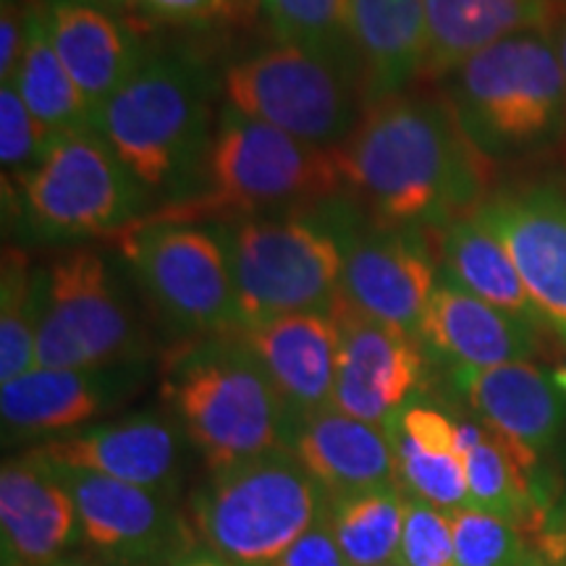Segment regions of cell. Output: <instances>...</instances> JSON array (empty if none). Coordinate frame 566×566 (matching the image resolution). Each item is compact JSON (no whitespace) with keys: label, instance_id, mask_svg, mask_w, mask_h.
<instances>
[{"label":"cell","instance_id":"6da1fadb","mask_svg":"<svg viewBox=\"0 0 566 566\" xmlns=\"http://www.w3.org/2000/svg\"><path fill=\"white\" fill-rule=\"evenodd\" d=\"M344 184L384 229H443L483 205L491 160L467 139L449 101L420 95L370 103L336 150Z\"/></svg>","mask_w":566,"mask_h":566},{"label":"cell","instance_id":"7a4b0ae2","mask_svg":"<svg viewBox=\"0 0 566 566\" xmlns=\"http://www.w3.org/2000/svg\"><path fill=\"white\" fill-rule=\"evenodd\" d=\"M344 189L336 150L307 145L226 105L192 192L142 218L176 223L210 218L216 223L323 205Z\"/></svg>","mask_w":566,"mask_h":566},{"label":"cell","instance_id":"3957f363","mask_svg":"<svg viewBox=\"0 0 566 566\" xmlns=\"http://www.w3.org/2000/svg\"><path fill=\"white\" fill-rule=\"evenodd\" d=\"M163 394L210 472L292 441L294 417L239 334L184 338L168 354Z\"/></svg>","mask_w":566,"mask_h":566},{"label":"cell","instance_id":"277c9868","mask_svg":"<svg viewBox=\"0 0 566 566\" xmlns=\"http://www.w3.org/2000/svg\"><path fill=\"white\" fill-rule=\"evenodd\" d=\"M92 129L147 195L176 202L192 192L216 126L210 80L187 59L153 55L101 111Z\"/></svg>","mask_w":566,"mask_h":566},{"label":"cell","instance_id":"5b68a950","mask_svg":"<svg viewBox=\"0 0 566 566\" xmlns=\"http://www.w3.org/2000/svg\"><path fill=\"white\" fill-rule=\"evenodd\" d=\"M449 105L488 160L556 145L566 132V82L551 32H520L451 71Z\"/></svg>","mask_w":566,"mask_h":566},{"label":"cell","instance_id":"8992f818","mask_svg":"<svg viewBox=\"0 0 566 566\" xmlns=\"http://www.w3.org/2000/svg\"><path fill=\"white\" fill-rule=\"evenodd\" d=\"M331 499L292 449L210 472L189 499L202 548L233 566H273L328 512Z\"/></svg>","mask_w":566,"mask_h":566},{"label":"cell","instance_id":"52a82bcc","mask_svg":"<svg viewBox=\"0 0 566 566\" xmlns=\"http://www.w3.org/2000/svg\"><path fill=\"white\" fill-rule=\"evenodd\" d=\"M223 244L244 328L283 315L331 313L344 250L323 210L244 216L210 226Z\"/></svg>","mask_w":566,"mask_h":566},{"label":"cell","instance_id":"ba28073f","mask_svg":"<svg viewBox=\"0 0 566 566\" xmlns=\"http://www.w3.org/2000/svg\"><path fill=\"white\" fill-rule=\"evenodd\" d=\"M221 87L229 108L323 150L346 145L370 108L357 61L279 42L231 63Z\"/></svg>","mask_w":566,"mask_h":566},{"label":"cell","instance_id":"9c48e42d","mask_svg":"<svg viewBox=\"0 0 566 566\" xmlns=\"http://www.w3.org/2000/svg\"><path fill=\"white\" fill-rule=\"evenodd\" d=\"M34 367L97 370L137 365L145 352L137 315L101 252L76 247L48 263Z\"/></svg>","mask_w":566,"mask_h":566},{"label":"cell","instance_id":"30bf717a","mask_svg":"<svg viewBox=\"0 0 566 566\" xmlns=\"http://www.w3.org/2000/svg\"><path fill=\"white\" fill-rule=\"evenodd\" d=\"M17 189L24 226L42 239L118 237L147 197L95 129L53 139Z\"/></svg>","mask_w":566,"mask_h":566},{"label":"cell","instance_id":"8fae6325","mask_svg":"<svg viewBox=\"0 0 566 566\" xmlns=\"http://www.w3.org/2000/svg\"><path fill=\"white\" fill-rule=\"evenodd\" d=\"M118 247L142 292L181 336L244 331L229 260L216 231L139 218L118 233Z\"/></svg>","mask_w":566,"mask_h":566},{"label":"cell","instance_id":"7c38bea8","mask_svg":"<svg viewBox=\"0 0 566 566\" xmlns=\"http://www.w3.org/2000/svg\"><path fill=\"white\" fill-rule=\"evenodd\" d=\"M323 216L344 250L342 294L367 315L405 331L420 342L424 313L438 273L415 233L401 229H363L349 205L325 200Z\"/></svg>","mask_w":566,"mask_h":566},{"label":"cell","instance_id":"4fadbf2b","mask_svg":"<svg viewBox=\"0 0 566 566\" xmlns=\"http://www.w3.org/2000/svg\"><path fill=\"white\" fill-rule=\"evenodd\" d=\"M338 325V367L331 407L357 420L388 424L420 386V342L363 313L342 294L331 307Z\"/></svg>","mask_w":566,"mask_h":566},{"label":"cell","instance_id":"5bb4252c","mask_svg":"<svg viewBox=\"0 0 566 566\" xmlns=\"http://www.w3.org/2000/svg\"><path fill=\"white\" fill-rule=\"evenodd\" d=\"M55 470L74 499L82 541L111 564L166 566L189 551L179 548L184 525L168 495L95 472Z\"/></svg>","mask_w":566,"mask_h":566},{"label":"cell","instance_id":"9a60e30c","mask_svg":"<svg viewBox=\"0 0 566 566\" xmlns=\"http://www.w3.org/2000/svg\"><path fill=\"white\" fill-rule=\"evenodd\" d=\"M475 216L512 254L541 323L566 338V189H506Z\"/></svg>","mask_w":566,"mask_h":566},{"label":"cell","instance_id":"2e32d148","mask_svg":"<svg viewBox=\"0 0 566 566\" xmlns=\"http://www.w3.org/2000/svg\"><path fill=\"white\" fill-rule=\"evenodd\" d=\"M181 433V424L166 417L132 415L45 438L34 451L55 467L171 495L184 457Z\"/></svg>","mask_w":566,"mask_h":566},{"label":"cell","instance_id":"e0dca14e","mask_svg":"<svg viewBox=\"0 0 566 566\" xmlns=\"http://www.w3.org/2000/svg\"><path fill=\"white\" fill-rule=\"evenodd\" d=\"M82 537L74 499L59 470L27 451L0 470V541L3 566H53Z\"/></svg>","mask_w":566,"mask_h":566},{"label":"cell","instance_id":"ac0fdd59","mask_svg":"<svg viewBox=\"0 0 566 566\" xmlns=\"http://www.w3.org/2000/svg\"><path fill=\"white\" fill-rule=\"evenodd\" d=\"M134 365L97 370H34L0 386L6 433L55 438L87 428L95 417L129 399Z\"/></svg>","mask_w":566,"mask_h":566},{"label":"cell","instance_id":"d6986e66","mask_svg":"<svg viewBox=\"0 0 566 566\" xmlns=\"http://www.w3.org/2000/svg\"><path fill=\"white\" fill-rule=\"evenodd\" d=\"M296 420L331 407L338 325L331 313H296L239 331Z\"/></svg>","mask_w":566,"mask_h":566},{"label":"cell","instance_id":"ffe728a7","mask_svg":"<svg viewBox=\"0 0 566 566\" xmlns=\"http://www.w3.org/2000/svg\"><path fill=\"white\" fill-rule=\"evenodd\" d=\"M289 449L331 501L399 483L391 424L365 422L325 407L294 422Z\"/></svg>","mask_w":566,"mask_h":566},{"label":"cell","instance_id":"44dd1931","mask_svg":"<svg viewBox=\"0 0 566 566\" xmlns=\"http://www.w3.org/2000/svg\"><path fill=\"white\" fill-rule=\"evenodd\" d=\"M454 375L478 420L535 470L541 451L554 446L564 422L554 378L530 363L454 370Z\"/></svg>","mask_w":566,"mask_h":566},{"label":"cell","instance_id":"7402d4cb","mask_svg":"<svg viewBox=\"0 0 566 566\" xmlns=\"http://www.w3.org/2000/svg\"><path fill=\"white\" fill-rule=\"evenodd\" d=\"M535 328L537 325L520 321L438 275L420 342L449 359L454 370H485L527 363L537 349Z\"/></svg>","mask_w":566,"mask_h":566},{"label":"cell","instance_id":"603a6c76","mask_svg":"<svg viewBox=\"0 0 566 566\" xmlns=\"http://www.w3.org/2000/svg\"><path fill=\"white\" fill-rule=\"evenodd\" d=\"M51 40L92 116L137 74L145 55L132 27L87 0H45Z\"/></svg>","mask_w":566,"mask_h":566},{"label":"cell","instance_id":"cb8c5ba5","mask_svg":"<svg viewBox=\"0 0 566 566\" xmlns=\"http://www.w3.org/2000/svg\"><path fill=\"white\" fill-rule=\"evenodd\" d=\"M556 17V0H424L428 53L422 76H449L512 34L551 32Z\"/></svg>","mask_w":566,"mask_h":566},{"label":"cell","instance_id":"d4e9b609","mask_svg":"<svg viewBox=\"0 0 566 566\" xmlns=\"http://www.w3.org/2000/svg\"><path fill=\"white\" fill-rule=\"evenodd\" d=\"M352 42L370 103L422 76L428 53L424 0H349Z\"/></svg>","mask_w":566,"mask_h":566},{"label":"cell","instance_id":"484cf974","mask_svg":"<svg viewBox=\"0 0 566 566\" xmlns=\"http://www.w3.org/2000/svg\"><path fill=\"white\" fill-rule=\"evenodd\" d=\"M438 260L441 275L459 289L530 325H543L512 254L475 212L438 229Z\"/></svg>","mask_w":566,"mask_h":566},{"label":"cell","instance_id":"4316f807","mask_svg":"<svg viewBox=\"0 0 566 566\" xmlns=\"http://www.w3.org/2000/svg\"><path fill=\"white\" fill-rule=\"evenodd\" d=\"M11 84L51 142L63 134L92 129L87 103L53 48L45 0L27 3L24 51Z\"/></svg>","mask_w":566,"mask_h":566},{"label":"cell","instance_id":"83f0119b","mask_svg":"<svg viewBox=\"0 0 566 566\" xmlns=\"http://www.w3.org/2000/svg\"><path fill=\"white\" fill-rule=\"evenodd\" d=\"M459 451L464 459L470 506L527 530L537 512L533 467L480 420L459 422Z\"/></svg>","mask_w":566,"mask_h":566},{"label":"cell","instance_id":"f1b7e54d","mask_svg":"<svg viewBox=\"0 0 566 566\" xmlns=\"http://www.w3.org/2000/svg\"><path fill=\"white\" fill-rule=\"evenodd\" d=\"M407 493L399 483L331 501L328 520L349 566H384L399 556Z\"/></svg>","mask_w":566,"mask_h":566},{"label":"cell","instance_id":"f546056e","mask_svg":"<svg viewBox=\"0 0 566 566\" xmlns=\"http://www.w3.org/2000/svg\"><path fill=\"white\" fill-rule=\"evenodd\" d=\"M42 292L45 271L32 268L24 250L6 244L0 265V384L34 370Z\"/></svg>","mask_w":566,"mask_h":566},{"label":"cell","instance_id":"4dcf8cb0","mask_svg":"<svg viewBox=\"0 0 566 566\" xmlns=\"http://www.w3.org/2000/svg\"><path fill=\"white\" fill-rule=\"evenodd\" d=\"M260 11L279 45L357 61L349 0H260Z\"/></svg>","mask_w":566,"mask_h":566},{"label":"cell","instance_id":"1f68e13d","mask_svg":"<svg viewBox=\"0 0 566 566\" xmlns=\"http://www.w3.org/2000/svg\"><path fill=\"white\" fill-rule=\"evenodd\" d=\"M394 443L396 467H399V485L409 495L424 501V504L443 509V512H457V509L470 506L464 459L459 451L420 449V446L407 441L399 433H394Z\"/></svg>","mask_w":566,"mask_h":566},{"label":"cell","instance_id":"d6a6232c","mask_svg":"<svg viewBox=\"0 0 566 566\" xmlns=\"http://www.w3.org/2000/svg\"><path fill=\"white\" fill-rule=\"evenodd\" d=\"M454 527V566H522L537 551L527 533L504 516L464 506L451 512Z\"/></svg>","mask_w":566,"mask_h":566},{"label":"cell","instance_id":"836d02e7","mask_svg":"<svg viewBox=\"0 0 566 566\" xmlns=\"http://www.w3.org/2000/svg\"><path fill=\"white\" fill-rule=\"evenodd\" d=\"M407 493V491H405ZM399 566H454V527L451 512L407 493L405 530H401Z\"/></svg>","mask_w":566,"mask_h":566},{"label":"cell","instance_id":"e575fe53","mask_svg":"<svg viewBox=\"0 0 566 566\" xmlns=\"http://www.w3.org/2000/svg\"><path fill=\"white\" fill-rule=\"evenodd\" d=\"M51 139L34 122V116L27 108L13 84L0 87V160H3V171L24 176L32 171L42 160Z\"/></svg>","mask_w":566,"mask_h":566},{"label":"cell","instance_id":"d590c367","mask_svg":"<svg viewBox=\"0 0 566 566\" xmlns=\"http://www.w3.org/2000/svg\"><path fill=\"white\" fill-rule=\"evenodd\" d=\"M244 0H142V17L158 24H208L242 11Z\"/></svg>","mask_w":566,"mask_h":566},{"label":"cell","instance_id":"8d00e7d4","mask_svg":"<svg viewBox=\"0 0 566 566\" xmlns=\"http://www.w3.org/2000/svg\"><path fill=\"white\" fill-rule=\"evenodd\" d=\"M273 566H349L338 546L328 512L304 533Z\"/></svg>","mask_w":566,"mask_h":566},{"label":"cell","instance_id":"74e56055","mask_svg":"<svg viewBox=\"0 0 566 566\" xmlns=\"http://www.w3.org/2000/svg\"><path fill=\"white\" fill-rule=\"evenodd\" d=\"M27 6L19 0H3L0 6V82L11 84L24 51Z\"/></svg>","mask_w":566,"mask_h":566},{"label":"cell","instance_id":"f35d334b","mask_svg":"<svg viewBox=\"0 0 566 566\" xmlns=\"http://www.w3.org/2000/svg\"><path fill=\"white\" fill-rule=\"evenodd\" d=\"M166 566H233V564L223 562L221 556H216L208 548H189L176 556L174 562H168Z\"/></svg>","mask_w":566,"mask_h":566},{"label":"cell","instance_id":"ab89813d","mask_svg":"<svg viewBox=\"0 0 566 566\" xmlns=\"http://www.w3.org/2000/svg\"><path fill=\"white\" fill-rule=\"evenodd\" d=\"M554 42H556V53H558V61H562V71H564V82H566V11L558 13L556 17V24L554 30Z\"/></svg>","mask_w":566,"mask_h":566},{"label":"cell","instance_id":"60d3db41","mask_svg":"<svg viewBox=\"0 0 566 566\" xmlns=\"http://www.w3.org/2000/svg\"><path fill=\"white\" fill-rule=\"evenodd\" d=\"M92 6L101 9H118V11H142V0H87Z\"/></svg>","mask_w":566,"mask_h":566},{"label":"cell","instance_id":"b9f144b4","mask_svg":"<svg viewBox=\"0 0 566 566\" xmlns=\"http://www.w3.org/2000/svg\"><path fill=\"white\" fill-rule=\"evenodd\" d=\"M522 566H558V562H554V558H548L543 554H533Z\"/></svg>","mask_w":566,"mask_h":566},{"label":"cell","instance_id":"7bdbcfd3","mask_svg":"<svg viewBox=\"0 0 566 566\" xmlns=\"http://www.w3.org/2000/svg\"><path fill=\"white\" fill-rule=\"evenodd\" d=\"M53 566H101V564L87 562V558H71V556H66V558H61V562L53 564Z\"/></svg>","mask_w":566,"mask_h":566},{"label":"cell","instance_id":"ee69618b","mask_svg":"<svg viewBox=\"0 0 566 566\" xmlns=\"http://www.w3.org/2000/svg\"><path fill=\"white\" fill-rule=\"evenodd\" d=\"M551 378H554V384H556L558 391L566 394V367H562V370H556L554 375H551Z\"/></svg>","mask_w":566,"mask_h":566},{"label":"cell","instance_id":"f6af8a7d","mask_svg":"<svg viewBox=\"0 0 566 566\" xmlns=\"http://www.w3.org/2000/svg\"><path fill=\"white\" fill-rule=\"evenodd\" d=\"M384 566H399V564H396V562H394V564H384Z\"/></svg>","mask_w":566,"mask_h":566},{"label":"cell","instance_id":"bcb514c9","mask_svg":"<svg viewBox=\"0 0 566 566\" xmlns=\"http://www.w3.org/2000/svg\"><path fill=\"white\" fill-rule=\"evenodd\" d=\"M564 3H566V0H564Z\"/></svg>","mask_w":566,"mask_h":566}]
</instances>
